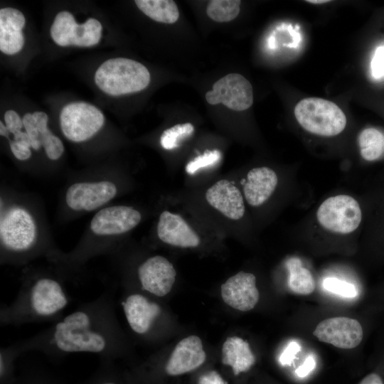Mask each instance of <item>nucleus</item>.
I'll list each match as a JSON object with an SVG mask.
<instances>
[{
  "instance_id": "nucleus-37",
  "label": "nucleus",
  "mask_w": 384,
  "mask_h": 384,
  "mask_svg": "<svg viewBox=\"0 0 384 384\" xmlns=\"http://www.w3.org/2000/svg\"><path fill=\"white\" fill-rule=\"evenodd\" d=\"M32 114L36 121L39 134L46 132L48 129L47 127L48 121V115L43 112H35Z\"/></svg>"
},
{
  "instance_id": "nucleus-19",
  "label": "nucleus",
  "mask_w": 384,
  "mask_h": 384,
  "mask_svg": "<svg viewBox=\"0 0 384 384\" xmlns=\"http://www.w3.org/2000/svg\"><path fill=\"white\" fill-rule=\"evenodd\" d=\"M278 183L277 174L266 166L251 169L244 185V196L252 206L265 203L274 193Z\"/></svg>"
},
{
  "instance_id": "nucleus-35",
  "label": "nucleus",
  "mask_w": 384,
  "mask_h": 384,
  "mask_svg": "<svg viewBox=\"0 0 384 384\" xmlns=\"http://www.w3.org/2000/svg\"><path fill=\"white\" fill-rule=\"evenodd\" d=\"M316 366V362L312 356H308L303 364L296 370V374L299 377L306 376Z\"/></svg>"
},
{
  "instance_id": "nucleus-20",
  "label": "nucleus",
  "mask_w": 384,
  "mask_h": 384,
  "mask_svg": "<svg viewBox=\"0 0 384 384\" xmlns=\"http://www.w3.org/2000/svg\"><path fill=\"white\" fill-rule=\"evenodd\" d=\"M26 19L23 14L13 8L0 10V50L5 54L13 55L19 52L24 44L21 29Z\"/></svg>"
},
{
  "instance_id": "nucleus-8",
  "label": "nucleus",
  "mask_w": 384,
  "mask_h": 384,
  "mask_svg": "<svg viewBox=\"0 0 384 384\" xmlns=\"http://www.w3.org/2000/svg\"><path fill=\"white\" fill-rule=\"evenodd\" d=\"M206 101L212 105L219 103L235 111H243L253 103V90L250 82L242 75L228 74L213 85L206 94Z\"/></svg>"
},
{
  "instance_id": "nucleus-13",
  "label": "nucleus",
  "mask_w": 384,
  "mask_h": 384,
  "mask_svg": "<svg viewBox=\"0 0 384 384\" xmlns=\"http://www.w3.org/2000/svg\"><path fill=\"white\" fill-rule=\"evenodd\" d=\"M117 188L110 181L76 183L65 195L68 206L75 210H93L114 197Z\"/></svg>"
},
{
  "instance_id": "nucleus-23",
  "label": "nucleus",
  "mask_w": 384,
  "mask_h": 384,
  "mask_svg": "<svg viewBox=\"0 0 384 384\" xmlns=\"http://www.w3.org/2000/svg\"><path fill=\"white\" fill-rule=\"evenodd\" d=\"M289 272L288 286L293 292L307 295L315 289V282L310 271L302 266L297 257H291L286 262Z\"/></svg>"
},
{
  "instance_id": "nucleus-2",
  "label": "nucleus",
  "mask_w": 384,
  "mask_h": 384,
  "mask_svg": "<svg viewBox=\"0 0 384 384\" xmlns=\"http://www.w3.org/2000/svg\"><path fill=\"white\" fill-rule=\"evenodd\" d=\"M71 298L62 283L50 276L25 282L15 299L0 309L1 326L53 323L65 314Z\"/></svg>"
},
{
  "instance_id": "nucleus-6",
  "label": "nucleus",
  "mask_w": 384,
  "mask_h": 384,
  "mask_svg": "<svg viewBox=\"0 0 384 384\" xmlns=\"http://www.w3.org/2000/svg\"><path fill=\"white\" fill-rule=\"evenodd\" d=\"M105 117L96 107L84 102L65 105L60 114L62 132L67 139L75 142H84L102 127Z\"/></svg>"
},
{
  "instance_id": "nucleus-15",
  "label": "nucleus",
  "mask_w": 384,
  "mask_h": 384,
  "mask_svg": "<svg viewBox=\"0 0 384 384\" xmlns=\"http://www.w3.org/2000/svg\"><path fill=\"white\" fill-rule=\"evenodd\" d=\"M220 293L225 304L241 311L252 309L260 298L255 276L245 272L228 278L221 285Z\"/></svg>"
},
{
  "instance_id": "nucleus-39",
  "label": "nucleus",
  "mask_w": 384,
  "mask_h": 384,
  "mask_svg": "<svg viewBox=\"0 0 384 384\" xmlns=\"http://www.w3.org/2000/svg\"><path fill=\"white\" fill-rule=\"evenodd\" d=\"M9 132L8 129L6 128V125L3 124V122H0V134L1 136L6 137L9 140Z\"/></svg>"
},
{
  "instance_id": "nucleus-24",
  "label": "nucleus",
  "mask_w": 384,
  "mask_h": 384,
  "mask_svg": "<svg viewBox=\"0 0 384 384\" xmlns=\"http://www.w3.org/2000/svg\"><path fill=\"white\" fill-rule=\"evenodd\" d=\"M358 142L361 156L375 161L384 154V134L375 128H366L359 134Z\"/></svg>"
},
{
  "instance_id": "nucleus-14",
  "label": "nucleus",
  "mask_w": 384,
  "mask_h": 384,
  "mask_svg": "<svg viewBox=\"0 0 384 384\" xmlns=\"http://www.w3.org/2000/svg\"><path fill=\"white\" fill-rule=\"evenodd\" d=\"M141 218L140 213L132 207L112 206L97 212L92 218L90 228L98 235H119L133 229Z\"/></svg>"
},
{
  "instance_id": "nucleus-31",
  "label": "nucleus",
  "mask_w": 384,
  "mask_h": 384,
  "mask_svg": "<svg viewBox=\"0 0 384 384\" xmlns=\"http://www.w3.org/2000/svg\"><path fill=\"white\" fill-rule=\"evenodd\" d=\"M4 121L9 132L13 134L21 131L23 127V120L14 110H8L4 114Z\"/></svg>"
},
{
  "instance_id": "nucleus-21",
  "label": "nucleus",
  "mask_w": 384,
  "mask_h": 384,
  "mask_svg": "<svg viewBox=\"0 0 384 384\" xmlns=\"http://www.w3.org/2000/svg\"><path fill=\"white\" fill-rule=\"evenodd\" d=\"M222 362L230 366L235 375H238L255 364V356L247 341L238 336H230L223 343Z\"/></svg>"
},
{
  "instance_id": "nucleus-3",
  "label": "nucleus",
  "mask_w": 384,
  "mask_h": 384,
  "mask_svg": "<svg viewBox=\"0 0 384 384\" xmlns=\"http://www.w3.org/2000/svg\"><path fill=\"white\" fill-rule=\"evenodd\" d=\"M95 82L104 92L119 96L146 88L150 82V74L144 65L136 60L112 58L98 68Z\"/></svg>"
},
{
  "instance_id": "nucleus-34",
  "label": "nucleus",
  "mask_w": 384,
  "mask_h": 384,
  "mask_svg": "<svg viewBox=\"0 0 384 384\" xmlns=\"http://www.w3.org/2000/svg\"><path fill=\"white\" fill-rule=\"evenodd\" d=\"M22 120L26 132L33 140H38L39 132L38 131L36 121L33 117V114L31 113H26L24 114Z\"/></svg>"
},
{
  "instance_id": "nucleus-5",
  "label": "nucleus",
  "mask_w": 384,
  "mask_h": 384,
  "mask_svg": "<svg viewBox=\"0 0 384 384\" xmlns=\"http://www.w3.org/2000/svg\"><path fill=\"white\" fill-rule=\"evenodd\" d=\"M316 216L325 229L348 234L359 226L362 213L358 203L353 197L338 195L326 199L319 207Z\"/></svg>"
},
{
  "instance_id": "nucleus-41",
  "label": "nucleus",
  "mask_w": 384,
  "mask_h": 384,
  "mask_svg": "<svg viewBox=\"0 0 384 384\" xmlns=\"http://www.w3.org/2000/svg\"><path fill=\"white\" fill-rule=\"evenodd\" d=\"M100 384H116V383L112 381H105Z\"/></svg>"
},
{
  "instance_id": "nucleus-1",
  "label": "nucleus",
  "mask_w": 384,
  "mask_h": 384,
  "mask_svg": "<svg viewBox=\"0 0 384 384\" xmlns=\"http://www.w3.org/2000/svg\"><path fill=\"white\" fill-rule=\"evenodd\" d=\"M14 345L19 354L37 351L59 357L91 353L111 359L124 351L112 294L80 304L44 330Z\"/></svg>"
},
{
  "instance_id": "nucleus-10",
  "label": "nucleus",
  "mask_w": 384,
  "mask_h": 384,
  "mask_svg": "<svg viewBox=\"0 0 384 384\" xmlns=\"http://www.w3.org/2000/svg\"><path fill=\"white\" fill-rule=\"evenodd\" d=\"M313 334L321 341L335 347L351 349L358 346L363 338L361 323L354 319L337 316L324 319L316 326Z\"/></svg>"
},
{
  "instance_id": "nucleus-26",
  "label": "nucleus",
  "mask_w": 384,
  "mask_h": 384,
  "mask_svg": "<svg viewBox=\"0 0 384 384\" xmlns=\"http://www.w3.org/2000/svg\"><path fill=\"white\" fill-rule=\"evenodd\" d=\"M193 131L194 127L191 123L176 124L164 131L160 138L161 145L165 149H173L178 146L181 141L190 137Z\"/></svg>"
},
{
  "instance_id": "nucleus-30",
  "label": "nucleus",
  "mask_w": 384,
  "mask_h": 384,
  "mask_svg": "<svg viewBox=\"0 0 384 384\" xmlns=\"http://www.w3.org/2000/svg\"><path fill=\"white\" fill-rule=\"evenodd\" d=\"M370 69L374 78H384V46L376 48L371 60Z\"/></svg>"
},
{
  "instance_id": "nucleus-28",
  "label": "nucleus",
  "mask_w": 384,
  "mask_h": 384,
  "mask_svg": "<svg viewBox=\"0 0 384 384\" xmlns=\"http://www.w3.org/2000/svg\"><path fill=\"white\" fill-rule=\"evenodd\" d=\"M322 286L326 290L346 298H353L358 293L353 284L336 277L325 278Z\"/></svg>"
},
{
  "instance_id": "nucleus-38",
  "label": "nucleus",
  "mask_w": 384,
  "mask_h": 384,
  "mask_svg": "<svg viewBox=\"0 0 384 384\" xmlns=\"http://www.w3.org/2000/svg\"><path fill=\"white\" fill-rule=\"evenodd\" d=\"M359 384H384V383L378 374L371 373L362 379Z\"/></svg>"
},
{
  "instance_id": "nucleus-11",
  "label": "nucleus",
  "mask_w": 384,
  "mask_h": 384,
  "mask_svg": "<svg viewBox=\"0 0 384 384\" xmlns=\"http://www.w3.org/2000/svg\"><path fill=\"white\" fill-rule=\"evenodd\" d=\"M176 275V272L171 262L161 255L147 258L137 268L141 289L157 297L170 292Z\"/></svg>"
},
{
  "instance_id": "nucleus-40",
  "label": "nucleus",
  "mask_w": 384,
  "mask_h": 384,
  "mask_svg": "<svg viewBox=\"0 0 384 384\" xmlns=\"http://www.w3.org/2000/svg\"><path fill=\"white\" fill-rule=\"evenodd\" d=\"M306 1L307 3L316 4H325V3L330 2V1L329 0H307Z\"/></svg>"
},
{
  "instance_id": "nucleus-16",
  "label": "nucleus",
  "mask_w": 384,
  "mask_h": 384,
  "mask_svg": "<svg viewBox=\"0 0 384 384\" xmlns=\"http://www.w3.org/2000/svg\"><path fill=\"white\" fill-rule=\"evenodd\" d=\"M206 359L201 339L191 335L181 340L172 351L165 366L170 375H178L201 366Z\"/></svg>"
},
{
  "instance_id": "nucleus-12",
  "label": "nucleus",
  "mask_w": 384,
  "mask_h": 384,
  "mask_svg": "<svg viewBox=\"0 0 384 384\" xmlns=\"http://www.w3.org/2000/svg\"><path fill=\"white\" fill-rule=\"evenodd\" d=\"M126 321L137 335H147L160 317V305L140 293L128 294L121 302Z\"/></svg>"
},
{
  "instance_id": "nucleus-36",
  "label": "nucleus",
  "mask_w": 384,
  "mask_h": 384,
  "mask_svg": "<svg viewBox=\"0 0 384 384\" xmlns=\"http://www.w3.org/2000/svg\"><path fill=\"white\" fill-rule=\"evenodd\" d=\"M198 384H227L215 371H210L200 377Z\"/></svg>"
},
{
  "instance_id": "nucleus-18",
  "label": "nucleus",
  "mask_w": 384,
  "mask_h": 384,
  "mask_svg": "<svg viewBox=\"0 0 384 384\" xmlns=\"http://www.w3.org/2000/svg\"><path fill=\"white\" fill-rule=\"evenodd\" d=\"M206 199L213 208L229 219L239 220L245 213V204L240 190L228 180H220L206 193Z\"/></svg>"
},
{
  "instance_id": "nucleus-29",
  "label": "nucleus",
  "mask_w": 384,
  "mask_h": 384,
  "mask_svg": "<svg viewBox=\"0 0 384 384\" xmlns=\"http://www.w3.org/2000/svg\"><path fill=\"white\" fill-rule=\"evenodd\" d=\"M220 158L221 153L220 151H206L203 155L197 156L190 161L186 166V171L188 174H193L199 169L218 163Z\"/></svg>"
},
{
  "instance_id": "nucleus-32",
  "label": "nucleus",
  "mask_w": 384,
  "mask_h": 384,
  "mask_svg": "<svg viewBox=\"0 0 384 384\" xmlns=\"http://www.w3.org/2000/svg\"><path fill=\"white\" fill-rule=\"evenodd\" d=\"M299 350V343L294 341H291L279 356L280 363L283 366L291 364Z\"/></svg>"
},
{
  "instance_id": "nucleus-22",
  "label": "nucleus",
  "mask_w": 384,
  "mask_h": 384,
  "mask_svg": "<svg viewBox=\"0 0 384 384\" xmlns=\"http://www.w3.org/2000/svg\"><path fill=\"white\" fill-rule=\"evenodd\" d=\"M136 5L151 19L164 23H174L179 16L177 5L171 0H136Z\"/></svg>"
},
{
  "instance_id": "nucleus-17",
  "label": "nucleus",
  "mask_w": 384,
  "mask_h": 384,
  "mask_svg": "<svg viewBox=\"0 0 384 384\" xmlns=\"http://www.w3.org/2000/svg\"><path fill=\"white\" fill-rule=\"evenodd\" d=\"M157 235L164 242L181 247H195L200 238L179 215L165 210L159 216Z\"/></svg>"
},
{
  "instance_id": "nucleus-33",
  "label": "nucleus",
  "mask_w": 384,
  "mask_h": 384,
  "mask_svg": "<svg viewBox=\"0 0 384 384\" xmlns=\"http://www.w3.org/2000/svg\"><path fill=\"white\" fill-rule=\"evenodd\" d=\"M9 145L13 154L19 160H26L31 156L30 147L22 142L9 140Z\"/></svg>"
},
{
  "instance_id": "nucleus-7",
  "label": "nucleus",
  "mask_w": 384,
  "mask_h": 384,
  "mask_svg": "<svg viewBox=\"0 0 384 384\" xmlns=\"http://www.w3.org/2000/svg\"><path fill=\"white\" fill-rule=\"evenodd\" d=\"M101 32L102 25L97 19L90 18L78 24L72 14L65 11L56 15L50 28L53 40L60 46H92L99 43Z\"/></svg>"
},
{
  "instance_id": "nucleus-25",
  "label": "nucleus",
  "mask_w": 384,
  "mask_h": 384,
  "mask_svg": "<svg viewBox=\"0 0 384 384\" xmlns=\"http://www.w3.org/2000/svg\"><path fill=\"white\" fill-rule=\"evenodd\" d=\"M239 0H213L208 5V16L217 22H228L235 18L240 12Z\"/></svg>"
},
{
  "instance_id": "nucleus-9",
  "label": "nucleus",
  "mask_w": 384,
  "mask_h": 384,
  "mask_svg": "<svg viewBox=\"0 0 384 384\" xmlns=\"http://www.w3.org/2000/svg\"><path fill=\"white\" fill-rule=\"evenodd\" d=\"M1 242L8 250L23 252L34 242L36 228L31 215L24 210H9L1 220Z\"/></svg>"
},
{
  "instance_id": "nucleus-4",
  "label": "nucleus",
  "mask_w": 384,
  "mask_h": 384,
  "mask_svg": "<svg viewBox=\"0 0 384 384\" xmlns=\"http://www.w3.org/2000/svg\"><path fill=\"white\" fill-rule=\"evenodd\" d=\"M294 115L305 130L323 137L336 136L346 125V115L338 105L319 97L300 100L294 107Z\"/></svg>"
},
{
  "instance_id": "nucleus-27",
  "label": "nucleus",
  "mask_w": 384,
  "mask_h": 384,
  "mask_svg": "<svg viewBox=\"0 0 384 384\" xmlns=\"http://www.w3.org/2000/svg\"><path fill=\"white\" fill-rule=\"evenodd\" d=\"M38 140L50 159L56 160L63 154L64 146L61 140L53 135L49 129L39 134Z\"/></svg>"
}]
</instances>
